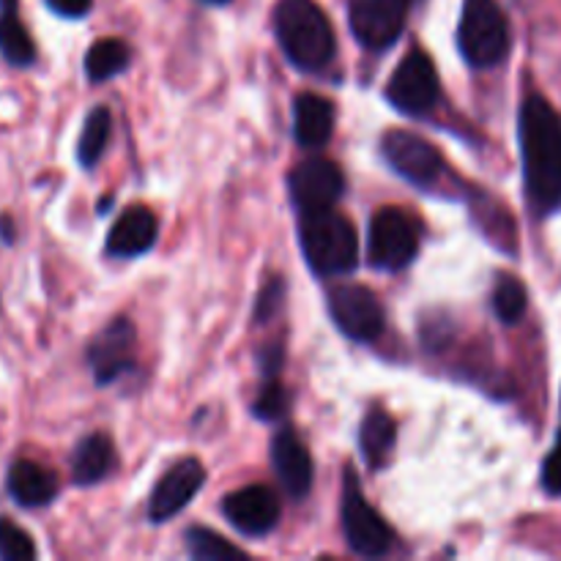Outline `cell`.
<instances>
[{
  "instance_id": "1",
  "label": "cell",
  "mask_w": 561,
  "mask_h": 561,
  "mask_svg": "<svg viewBox=\"0 0 561 561\" xmlns=\"http://www.w3.org/2000/svg\"><path fill=\"white\" fill-rule=\"evenodd\" d=\"M520 153L526 197L537 214L561 206V115L546 96L531 93L520 107Z\"/></svg>"
},
{
  "instance_id": "2",
  "label": "cell",
  "mask_w": 561,
  "mask_h": 561,
  "mask_svg": "<svg viewBox=\"0 0 561 561\" xmlns=\"http://www.w3.org/2000/svg\"><path fill=\"white\" fill-rule=\"evenodd\" d=\"M274 31L285 58L301 71L327 69L337 53L332 22L316 0H279Z\"/></svg>"
},
{
  "instance_id": "3",
  "label": "cell",
  "mask_w": 561,
  "mask_h": 561,
  "mask_svg": "<svg viewBox=\"0 0 561 561\" xmlns=\"http://www.w3.org/2000/svg\"><path fill=\"white\" fill-rule=\"evenodd\" d=\"M301 250L307 263L321 277H340L356 268L359 236L354 222L334 208L301 214Z\"/></svg>"
},
{
  "instance_id": "4",
  "label": "cell",
  "mask_w": 561,
  "mask_h": 561,
  "mask_svg": "<svg viewBox=\"0 0 561 561\" xmlns=\"http://www.w3.org/2000/svg\"><path fill=\"white\" fill-rule=\"evenodd\" d=\"M458 47L474 69L499 66L510 53V22L496 0H466Z\"/></svg>"
},
{
  "instance_id": "5",
  "label": "cell",
  "mask_w": 561,
  "mask_h": 561,
  "mask_svg": "<svg viewBox=\"0 0 561 561\" xmlns=\"http://www.w3.org/2000/svg\"><path fill=\"white\" fill-rule=\"evenodd\" d=\"M343 529L345 540H348L351 551L356 557L376 559L392 548V529L383 524L381 515L376 507L365 502L359 491V480L354 471H345V485H343Z\"/></svg>"
},
{
  "instance_id": "6",
  "label": "cell",
  "mask_w": 561,
  "mask_h": 561,
  "mask_svg": "<svg viewBox=\"0 0 561 561\" xmlns=\"http://www.w3.org/2000/svg\"><path fill=\"white\" fill-rule=\"evenodd\" d=\"M420 250V233L411 217L400 208H381L370 222V244L367 255L376 268L400 272L409 266Z\"/></svg>"
},
{
  "instance_id": "7",
  "label": "cell",
  "mask_w": 561,
  "mask_h": 561,
  "mask_svg": "<svg viewBox=\"0 0 561 561\" xmlns=\"http://www.w3.org/2000/svg\"><path fill=\"white\" fill-rule=\"evenodd\" d=\"M387 99L405 115H425L438 102V75L425 49L405 53L387 85Z\"/></svg>"
},
{
  "instance_id": "8",
  "label": "cell",
  "mask_w": 561,
  "mask_h": 561,
  "mask_svg": "<svg viewBox=\"0 0 561 561\" xmlns=\"http://www.w3.org/2000/svg\"><path fill=\"white\" fill-rule=\"evenodd\" d=\"M381 153L389 162V168L398 175H403L411 184L431 190L444 175V159L436 146L425 137L414 135L405 129H392L381 137Z\"/></svg>"
},
{
  "instance_id": "9",
  "label": "cell",
  "mask_w": 561,
  "mask_h": 561,
  "mask_svg": "<svg viewBox=\"0 0 561 561\" xmlns=\"http://www.w3.org/2000/svg\"><path fill=\"white\" fill-rule=\"evenodd\" d=\"M329 312L345 337L373 343L383 332V307L376 294L362 285H337L329 294Z\"/></svg>"
},
{
  "instance_id": "10",
  "label": "cell",
  "mask_w": 561,
  "mask_h": 561,
  "mask_svg": "<svg viewBox=\"0 0 561 561\" xmlns=\"http://www.w3.org/2000/svg\"><path fill=\"white\" fill-rule=\"evenodd\" d=\"M414 0H351V31L362 47L387 49L400 38Z\"/></svg>"
},
{
  "instance_id": "11",
  "label": "cell",
  "mask_w": 561,
  "mask_h": 561,
  "mask_svg": "<svg viewBox=\"0 0 561 561\" xmlns=\"http://www.w3.org/2000/svg\"><path fill=\"white\" fill-rule=\"evenodd\" d=\"M288 186L296 208L301 214H310L323 211V208H334V203L343 197L345 179L332 159L318 157L296 164L294 173L288 175Z\"/></svg>"
},
{
  "instance_id": "12",
  "label": "cell",
  "mask_w": 561,
  "mask_h": 561,
  "mask_svg": "<svg viewBox=\"0 0 561 561\" xmlns=\"http://www.w3.org/2000/svg\"><path fill=\"white\" fill-rule=\"evenodd\" d=\"M222 513L241 535L263 537L279 524V499L272 488L247 485L225 496Z\"/></svg>"
},
{
  "instance_id": "13",
  "label": "cell",
  "mask_w": 561,
  "mask_h": 561,
  "mask_svg": "<svg viewBox=\"0 0 561 561\" xmlns=\"http://www.w3.org/2000/svg\"><path fill=\"white\" fill-rule=\"evenodd\" d=\"M203 482H206V469H203L201 460L184 458L170 466L153 488L151 504H148V515H151L153 524H162V520L179 515L197 496Z\"/></svg>"
},
{
  "instance_id": "14",
  "label": "cell",
  "mask_w": 561,
  "mask_h": 561,
  "mask_svg": "<svg viewBox=\"0 0 561 561\" xmlns=\"http://www.w3.org/2000/svg\"><path fill=\"white\" fill-rule=\"evenodd\" d=\"M135 343V327H131L129 318H115L104 332H99V337L91 343V351H88V362H91L99 387L113 383L115 378L131 370Z\"/></svg>"
},
{
  "instance_id": "15",
  "label": "cell",
  "mask_w": 561,
  "mask_h": 561,
  "mask_svg": "<svg viewBox=\"0 0 561 561\" xmlns=\"http://www.w3.org/2000/svg\"><path fill=\"white\" fill-rule=\"evenodd\" d=\"M272 469L290 499H305L312 488V458L290 427L272 438Z\"/></svg>"
},
{
  "instance_id": "16",
  "label": "cell",
  "mask_w": 561,
  "mask_h": 561,
  "mask_svg": "<svg viewBox=\"0 0 561 561\" xmlns=\"http://www.w3.org/2000/svg\"><path fill=\"white\" fill-rule=\"evenodd\" d=\"M334 104L318 93H299L294 102V137L301 148H321L332 140Z\"/></svg>"
},
{
  "instance_id": "17",
  "label": "cell",
  "mask_w": 561,
  "mask_h": 561,
  "mask_svg": "<svg viewBox=\"0 0 561 561\" xmlns=\"http://www.w3.org/2000/svg\"><path fill=\"white\" fill-rule=\"evenodd\" d=\"M157 241V217L148 208L135 206L121 214L107 236V252L115 257H137Z\"/></svg>"
},
{
  "instance_id": "18",
  "label": "cell",
  "mask_w": 561,
  "mask_h": 561,
  "mask_svg": "<svg viewBox=\"0 0 561 561\" xmlns=\"http://www.w3.org/2000/svg\"><path fill=\"white\" fill-rule=\"evenodd\" d=\"M9 493L22 507H44L58 493V480L53 471L33 460H16L9 469Z\"/></svg>"
},
{
  "instance_id": "19",
  "label": "cell",
  "mask_w": 561,
  "mask_h": 561,
  "mask_svg": "<svg viewBox=\"0 0 561 561\" xmlns=\"http://www.w3.org/2000/svg\"><path fill=\"white\" fill-rule=\"evenodd\" d=\"M113 466L115 447L104 433L85 436L71 455V477H75L77 485H96L113 471Z\"/></svg>"
},
{
  "instance_id": "20",
  "label": "cell",
  "mask_w": 561,
  "mask_h": 561,
  "mask_svg": "<svg viewBox=\"0 0 561 561\" xmlns=\"http://www.w3.org/2000/svg\"><path fill=\"white\" fill-rule=\"evenodd\" d=\"M0 55L11 66H31L36 44L20 16V0H0Z\"/></svg>"
},
{
  "instance_id": "21",
  "label": "cell",
  "mask_w": 561,
  "mask_h": 561,
  "mask_svg": "<svg viewBox=\"0 0 561 561\" xmlns=\"http://www.w3.org/2000/svg\"><path fill=\"white\" fill-rule=\"evenodd\" d=\"M394 438H398V425H394L392 416L381 409H373L370 414L362 420L359 431V447L365 455V463L370 469H381L389 460L394 449Z\"/></svg>"
},
{
  "instance_id": "22",
  "label": "cell",
  "mask_w": 561,
  "mask_h": 561,
  "mask_svg": "<svg viewBox=\"0 0 561 561\" xmlns=\"http://www.w3.org/2000/svg\"><path fill=\"white\" fill-rule=\"evenodd\" d=\"M110 129H113V121H110L107 107L91 110V115L85 118L80 131V140H77V159H80L82 168H93V164L102 159L104 148L110 142Z\"/></svg>"
},
{
  "instance_id": "23",
  "label": "cell",
  "mask_w": 561,
  "mask_h": 561,
  "mask_svg": "<svg viewBox=\"0 0 561 561\" xmlns=\"http://www.w3.org/2000/svg\"><path fill=\"white\" fill-rule=\"evenodd\" d=\"M129 66V47L121 38H102L88 49L85 71L93 82H104Z\"/></svg>"
},
{
  "instance_id": "24",
  "label": "cell",
  "mask_w": 561,
  "mask_h": 561,
  "mask_svg": "<svg viewBox=\"0 0 561 561\" xmlns=\"http://www.w3.org/2000/svg\"><path fill=\"white\" fill-rule=\"evenodd\" d=\"M186 551L192 553L197 561H236V559H250V553L236 548L233 542H228L225 537H219L217 531L203 529V526H192L186 531Z\"/></svg>"
},
{
  "instance_id": "25",
  "label": "cell",
  "mask_w": 561,
  "mask_h": 561,
  "mask_svg": "<svg viewBox=\"0 0 561 561\" xmlns=\"http://www.w3.org/2000/svg\"><path fill=\"white\" fill-rule=\"evenodd\" d=\"M526 307H529V294H526V285L518 277H499L496 288H493V312L499 316L502 323H518L526 316Z\"/></svg>"
},
{
  "instance_id": "26",
  "label": "cell",
  "mask_w": 561,
  "mask_h": 561,
  "mask_svg": "<svg viewBox=\"0 0 561 561\" xmlns=\"http://www.w3.org/2000/svg\"><path fill=\"white\" fill-rule=\"evenodd\" d=\"M0 559L3 561H31L36 559V546L31 535L11 524L9 518H0Z\"/></svg>"
},
{
  "instance_id": "27",
  "label": "cell",
  "mask_w": 561,
  "mask_h": 561,
  "mask_svg": "<svg viewBox=\"0 0 561 561\" xmlns=\"http://www.w3.org/2000/svg\"><path fill=\"white\" fill-rule=\"evenodd\" d=\"M288 400L290 398H288V392H285L283 383H277L272 378V381L263 387L261 398L255 400V405H252V414L263 422H274V420H279L285 411H288Z\"/></svg>"
},
{
  "instance_id": "28",
  "label": "cell",
  "mask_w": 561,
  "mask_h": 561,
  "mask_svg": "<svg viewBox=\"0 0 561 561\" xmlns=\"http://www.w3.org/2000/svg\"><path fill=\"white\" fill-rule=\"evenodd\" d=\"M285 299V279L283 277H272L261 290H257V301H255V321L257 323H268L274 316L279 312Z\"/></svg>"
},
{
  "instance_id": "29",
  "label": "cell",
  "mask_w": 561,
  "mask_h": 561,
  "mask_svg": "<svg viewBox=\"0 0 561 561\" xmlns=\"http://www.w3.org/2000/svg\"><path fill=\"white\" fill-rule=\"evenodd\" d=\"M542 488L551 496H561V433L557 444H553L551 455L546 458V466H542Z\"/></svg>"
},
{
  "instance_id": "30",
  "label": "cell",
  "mask_w": 561,
  "mask_h": 561,
  "mask_svg": "<svg viewBox=\"0 0 561 561\" xmlns=\"http://www.w3.org/2000/svg\"><path fill=\"white\" fill-rule=\"evenodd\" d=\"M257 362H261V373L266 376V381L277 378L279 373H283V362H285L283 343H277V340H274L272 345H266V348L257 354Z\"/></svg>"
},
{
  "instance_id": "31",
  "label": "cell",
  "mask_w": 561,
  "mask_h": 561,
  "mask_svg": "<svg viewBox=\"0 0 561 561\" xmlns=\"http://www.w3.org/2000/svg\"><path fill=\"white\" fill-rule=\"evenodd\" d=\"M49 9L60 16H69V20H77V16H85L91 11L93 0H47Z\"/></svg>"
},
{
  "instance_id": "32",
  "label": "cell",
  "mask_w": 561,
  "mask_h": 561,
  "mask_svg": "<svg viewBox=\"0 0 561 561\" xmlns=\"http://www.w3.org/2000/svg\"><path fill=\"white\" fill-rule=\"evenodd\" d=\"M0 236H3V241H14V222H11L9 217H0Z\"/></svg>"
},
{
  "instance_id": "33",
  "label": "cell",
  "mask_w": 561,
  "mask_h": 561,
  "mask_svg": "<svg viewBox=\"0 0 561 561\" xmlns=\"http://www.w3.org/2000/svg\"><path fill=\"white\" fill-rule=\"evenodd\" d=\"M203 3H208V5H225V3H230V0H203Z\"/></svg>"
}]
</instances>
